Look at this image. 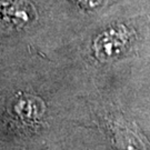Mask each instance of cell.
Listing matches in <instances>:
<instances>
[{
    "label": "cell",
    "mask_w": 150,
    "mask_h": 150,
    "mask_svg": "<svg viewBox=\"0 0 150 150\" xmlns=\"http://www.w3.org/2000/svg\"><path fill=\"white\" fill-rule=\"evenodd\" d=\"M131 32L125 26H113L102 31L95 39L92 50L97 59L110 61L121 57L129 48Z\"/></svg>",
    "instance_id": "1"
},
{
    "label": "cell",
    "mask_w": 150,
    "mask_h": 150,
    "mask_svg": "<svg viewBox=\"0 0 150 150\" xmlns=\"http://www.w3.org/2000/svg\"><path fill=\"white\" fill-rule=\"evenodd\" d=\"M35 8L27 0H0V22L7 27L20 29L35 18Z\"/></svg>",
    "instance_id": "2"
},
{
    "label": "cell",
    "mask_w": 150,
    "mask_h": 150,
    "mask_svg": "<svg viewBox=\"0 0 150 150\" xmlns=\"http://www.w3.org/2000/svg\"><path fill=\"white\" fill-rule=\"evenodd\" d=\"M137 136L132 134V131H130L128 129H122L121 127L117 129L116 132V142L118 145V148L120 150H145V147L141 142H132L130 144V141L134 139ZM139 141V140H138Z\"/></svg>",
    "instance_id": "3"
}]
</instances>
